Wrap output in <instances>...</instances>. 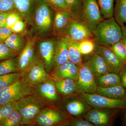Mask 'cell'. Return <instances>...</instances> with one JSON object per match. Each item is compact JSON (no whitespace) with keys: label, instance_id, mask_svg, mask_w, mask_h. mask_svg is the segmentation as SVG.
<instances>
[{"label":"cell","instance_id":"6da1fadb","mask_svg":"<svg viewBox=\"0 0 126 126\" xmlns=\"http://www.w3.org/2000/svg\"><path fill=\"white\" fill-rule=\"evenodd\" d=\"M54 11L47 0H36L31 26L37 36L48 35L53 30Z\"/></svg>","mask_w":126,"mask_h":126},{"label":"cell","instance_id":"7a4b0ae2","mask_svg":"<svg viewBox=\"0 0 126 126\" xmlns=\"http://www.w3.org/2000/svg\"><path fill=\"white\" fill-rule=\"evenodd\" d=\"M93 34L96 44L108 48L123 38L121 27L113 16L103 20L97 26Z\"/></svg>","mask_w":126,"mask_h":126},{"label":"cell","instance_id":"3957f363","mask_svg":"<svg viewBox=\"0 0 126 126\" xmlns=\"http://www.w3.org/2000/svg\"><path fill=\"white\" fill-rule=\"evenodd\" d=\"M15 109L21 116L22 125L32 124L36 116L45 108L46 102L37 94L23 97L14 102Z\"/></svg>","mask_w":126,"mask_h":126},{"label":"cell","instance_id":"277c9868","mask_svg":"<svg viewBox=\"0 0 126 126\" xmlns=\"http://www.w3.org/2000/svg\"><path fill=\"white\" fill-rule=\"evenodd\" d=\"M36 93L35 88L24 78L0 91V106L14 103L23 97Z\"/></svg>","mask_w":126,"mask_h":126},{"label":"cell","instance_id":"5b68a950","mask_svg":"<svg viewBox=\"0 0 126 126\" xmlns=\"http://www.w3.org/2000/svg\"><path fill=\"white\" fill-rule=\"evenodd\" d=\"M37 36L35 35L26 41L25 47L18 56L19 72L24 78L31 68L39 58L36 50Z\"/></svg>","mask_w":126,"mask_h":126},{"label":"cell","instance_id":"8992f818","mask_svg":"<svg viewBox=\"0 0 126 126\" xmlns=\"http://www.w3.org/2000/svg\"><path fill=\"white\" fill-rule=\"evenodd\" d=\"M80 96L92 107L100 109H123L126 108V100L112 99L97 94L81 92Z\"/></svg>","mask_w":126,"mask_h":126},{"label":"cell","instance_id":"52a82bcc","mask_svg":"<svg viewBox=\"0 0 126 126\" xmlns=\"http://www.w3.org/2000/svg\"><path fill=\"white\" fill-rule=\"evenodd\" d=\"M82 20L93 33L96 27L103 20L97 0H82Z\"/></svg>","mask_w":126,"mask_h":126},{"label":"cell","instance_id":"ba28073f","mask_svg":"<svg viewBox=\"0 0 126 126\" xmlns=\"http://www.w3.org/2000/svg\"><path fill=\"white\" fill-rule=\"evenodd\" d=\"M55 39L42 41L38 44V49L41 60L48 73L53 71L55 67L54 55Z\"/></svg>","mask_w":126,"mask_h":126},{"label":"cell","instance_id":"9c48e42d","mask_svg":"<svg viewBox=\"0 0 126 126\" xmlns=\"http://www.w3.org/2000/svg\"><path fill=\"white\" fill-rule=\"evenodd\" d=\"M79 67V73L77 82L81 92L90 94H96L97 87L87 62L82 63Z\"/></svg>","mask_w":126,"mask_h":126},{"label":"cell","instance_id":"30bf717a","mask_svg":"<svg viewBox=\"0 0 126 126\" xmlns=\"http://www.w3.org/2000/svg\"><path fill=\"white\" fill-rule=\"evenodd\" d=\"M65 36L77 42L93 39L94 34L89 28L82 21L72 20L68 25Z\"/></svg>","mask_w":126,"mask_h":126},{"label":"cell","instance_id":"8fae6325","mask_svg":"<svg viewBox=\"0 0 126 126\" xmlns=\"http://www.w3.org/2000/svg\"><path fill=\"white\" fill-rule=\"evenodd\" d=\"M27 82L35 87L52 78L39 58L32 65L24 78Z\"/></svg>","mask_w":126,"mask_h":126},{"label":"cell","instance_id":"7c38bea8","mask_svg":"<svg viewBox=\"0 0 126 126\" xmlns=\"http://www.w3.org/2000/svg\"><path fill=\"white\" fill-rule=\"evenodd\" d=\"M119 109H93L87 112L85 118L95 126H106L109 124Z\"/></svg>","mask_w":126,"mask_h":126},{"label":"cell","instance_id":"4fadbf2b","mask_svg":"<svg viewBox=\"0 0 126 126\" xmlns=\"http://www.w3.org/2000/svg\"><path fill=\"white\" fill-rule=\"evenodd\" d=\"M94 52L102 57L110 73H119L124 64L111 50L96 44Z\"/></svg>","mask_w":126,"mask_h":126},{"label":"cell","instance_id":"5bb4252c","mask_svg":"<svg viewBox=\"0 0 126 126\" xmlns=\"http://www.w3.org/2000/svg\"><path fill=\"white\" fill-rule=\"evenodd\" d=\"M63 119V115L58 110L45 108L36 116L33 123L41 126H53L61 122Z\"/></svg>","mask_w":126,"mask_h":126},{"label":"cell","instance_id":"9a60e30c","mask_svg":"<svg viewBox=\"0 0 126 126\" xmlns=\"http://www.w3.org/2000/svg\"><path fill=\"white\" fill-rule=\"evenodd\" d=\"M79 67L69 60L60 66L55 68L52 73L54 80L70 79L78 81Z\"/></svg>","mask_w":126,"mask_h":126},{"label":"cell","instance_id":"2e32d148","mask_svg":"<svg viewBox=\"0 0 126 126\" xmlns=\"http://www.w3.org/2000/svg\"><path fill=\"white\" fill-rule=\"evenodd\" d=\"M69 38L65 36H58L55 39L54 62L55 68L68 61V46Z\"/></svg>","mask_w":126,"mask_h":126},{"label":"cell","instance_id":"e0dca14e","mask_svg":"<svg viewBox=\"0 0 126 126\" xmlns=\"http://www.w3.org/2000/svg\"><path fill=\"white\" fill-rule=\"evenodd\" d=\"M37 94L45 102H53L59 99L54 79L52 78L35 87Z\"/></svg>","mask_w":126,"mask_h":126},{"label":"cell","instance_id":"ac0fdd59","mask_svg":"<svg viewBox=\"0 0 126 126\" xmlns=\"http://www.w3.org/2000/svg\"><path fill=\"white\" fill-rule=\"evenodd\" d=\"M73 19V18L69 11H55L53 27L55 34L58 36L65 35L66 29Z\"/></svg>","mask_w":126,"mask_h":126},{"label":"cell","instance_id":"d6986e66","mask_svg":"<svg viewBox=\"0 0 126 126\" xmlns=\"http://www.w3.org/2000/svg\"><path fill=\"white\" fill-rule=\"evenodd\" d=\"M16 12L26 24L31 25L36 0H14Z\"/></svg>","mask_w":126,"mask_h":126},{"label":"cell","instance_id":"ffe728a7","mask_svg":"<svg viewBox=\"0 0 126 126\" xmlns=\"http://www.w3.org/2000/svg\"><path fill=\"white\" fill-rule=\"evenodd\" d=\"M57 92L64 96L79 94L81 92L77 81L70 79L55 80Z\"/></svg>","mask_w":126,"mask_h":126},{"label":"cell","instance_id":"44dd1931","mask_svg":"<svg viewBox=\"0 0 126 126\" xmlns=\"http://www.w3.org/2000/svg\"><path fill=\"white\" fill-rule=\"evenodd\" d=\"M87 63L94 78L110 73L102 57L96 52L93 54Z\"/></svg>","mask_w":126,"mask_h":126},{"label":"cell","instance_id":"7402d4cb","mask_svg":"<svg viewBox=\"0 0 126 126\" xmlns=\"http://www.w3.org/2000/svg\"><path fill=\"white\" fill-rule=\"evenodd\" d=\"M96 94L112 99L126 100V89L122 85L106 88L97 87Z\"/></svg>","mask_w":126,"mask_h":126},{"label":"cell","instance_id":"603a6c76","mask_svg":"<svg viewBox=\"0 0 126 126\" xmlns=\"http://www.w3.org/2000/svg\"><path fill=\"white\" fill-rule=\"evenodd\" d=\"M91 107L83 99H75L69 102L65 106V109L69 114L78 116L87 112Z\"/></svg>","mask_w":126,"mask_h":126},{"label":"cell","instance_id":"cb8c5ba5","mask_svg":"<svg viewBox=\"0 0 126 126\" xmlns=\"http://www.w3.org/2000/svg\"><path fill=\"white\" fill-rule=\"evenodd\" d=\"M97 87L109 88L117 85H122L119 75L113 73H108L100 77L94 78Z\"/></svg>","mask_w":126,"mask_h":126},{"label":"cell","instance_id":"d4e9b609","mask_svg":"<svg viewBox=\"0 0 126 126\" xmlns=\"http://www.w3.org/2000/svg\"><path fill=\"white\" fill-rule=\"evenodd\" d=\"M4 43L12 50L19 54L25 47L26 42L23 33H13Z\"/></svg>","mask_w":126,"mask_h":126},{"label":"cell","instance_id":"484cf974","mask_svg":"<svg viewBox=\"0 0 126 126\" xmlns=\"http://www.w3.org/2000/svg\"><path fill=\"white\" fill-rule=\"evenodd\" d=\"M114 18L121 27L126 24V0H116Z\"/></svg>","mask_w":126,"mask_h":126},{"label":"cell","instance_id":"4316f807","mask_svg":"<svg viewBox=\"0 0 126 126\" xmlns=\"http://www.w3.org/2000/svg\"><path fill=\"white\" fill-rule=\"evenodd\" d=\"M19 72L18 56L0 62V75Z\"/></svg>","mask_w":126,"mask_h":126},{"label":"cell","instance_id":"83f0119b","mask_svg":"<svg viewBox=\"0 0 126 126\" xmlns=\"http://www.w3.org/2000/svg\"><path fill=\"white\" fill-rule=\"evenodd\" d=\"M82 56L79 49L78 42L74 41L69 39L68 46L69 60L79 66L82 64Z\"/></svg>","mask_w":126,"mask_h":126},{"label":"cell","instance_id":"f1b7e54d","mask_svg":"<svg viewBox=\"0 0 126 126\" xmlns=\"http://www.w3.org/2000/svg\"><path fill=\"white\" fill-rule=\"evenodd\" d=\"M102 15L107 19L114 15V2L115 0H97Z\"/></svg>","mask_w":126,"mask_h":126},{"label":"cell","instance_id":"f546056e","mask_svg":"<svg viewBox=\"0 0 126 126\" xmlns=\"http://www.w3.org/2000/svg\"><path fill=\"white\" fill-rule=\"evenodd\" d=\"M21 116L19 112L14 109L0 121V126H18L21 124Z\"/></svg>","mask_w":126,"mask_h":126},{"label":"cell","instance_id":"4dcf8cb0","mask_svg":"<svg viewBox=\"0 0 126 126\" xmlns=\"http://www.w3.org/2000/svg\"><path fill=\"white\" fill-rule=\"evenodd\" d=\"M69 7L70 12L74 20L82 21V0H66Z\"/></svg>","mask_w":126,"mask_h":126},{"label":"cell","instance_id":"1f68e13d","mask_svg":"<svg viewBox=\"0 0 126 126\" xmlns=\"http://www.w3.org/2000/svg\"><path fill=\"white\" fill-rule=\"evenodd\" d=\"M109 48L123 64H126V50L123 39Z\"/></svg>","mask_w":126,"mask_h":126},{"label":"cell","instance_id":"d6a6232c","mask_svg":"<svg viewBox=\"0 0 126 126\" xmlns=\"http://www.w3.org/2000/svg\"><path fill=\"white\" fill-rule=\"evenodd\" d=\"M21 78L19 72L0 75V91L14 83Z\"/></svg>","mask_w":126,"mask_h":126},{"label":"cell","instance_id":"836d02e7","mask_svg":"<svg viewBox=\"0 0 126 126\" xmlns=\"http://www.w3.org/2000/svg\"><path fill=\"white\" fill-rule=\"evenodd\" d=\"M94 40L87 39L78 42V47L81 54L88 55L93 53L94 51L95 47Z\"/></svg>","mask_w":126,"mask_h":126},{"label":"cell","instance_id":"e575fe53","mask_svg":"<svg viewBox=\"0 0 126 126\" xmlns=\"http://www.w3.org/2000/svg\"><path fill=\"white\" fill-rule=\"evenodd\" d=\"M19 53L11 49L5 43H0V61L18 56Z\"/></svg>","mask_w":126,"mask_h":126},{"label":"cell","instance_id":"d590c367","mask_svg":"<svg viewBox=\"0 0 126 126\" xmlns=\"http://www.w3.org/2000/svg\"><path fill=\"white\" fill-rule=\"evenodd\" d=\"M55 11H69L70 12L69 5L66 0H47Z\"/></svg>","mask_w":126,"mask_h":126},{"label":"cell","instance_id":"8d00e7d4","mask_svg":"<svg viewBox=\"0 0 126 126\" xmlns=\"http://www.w3.org/2000/svg\"><path fill=\"white\" fill-rule=\"evenodd\" d=\"M0 11L5 12L16 11L14 0H0Z\"/></svg>","mask_w":126,"mask_h":126},{"label":"cell","instance_id":"74e56055","mask_svg":"<svg viewBox=\"0 0 126 126\" xmlns=\"http://www.w3.org/2000/svg\"><path fill=\"white\" fill-rule=\"evenodd\" d=\"M21 20L23 19L16 11L12 12L6 17L4 27L10 29L16 22Z\"/></svg>","mask_w":126,"mask_h":126},{"label":"cell","instance_id":"f35d334b","mask_svg":"<svg viewBox=\"0 0 126 126\" xmlns=\"http://www.w3.org/2000/svg\"><path fill=\"white\" fill-rule=\"evenodd\" d=\"M15 109L14 103L0 106V121Z\"/></svg>","mask_w":126,"mask_h":126},{"label":"cell","instance_id":"ab89813d","mask_svg":"<svg viewBox=\"0 0 126 126\" xmlns=\"http://www.w3.org/2000/svg\"><path fill=\"white\" fill-rule=\"evenodd\" d=\"M26 24L24 21L21 20L16 22L10 29L13 33H23L26 29Z\"/></svg>","mask_w":126,"mask_h":126},{"label":"cell","instance_id":"60d3db41","mask_svg":"<svg viewBox=\"0 0 126 126\" xmlns=\"http://www.w3.org/2000/svg\"><path fill=\"white\" fill-rule=\"evenodd\" d=\"M13 33L11 30L7 27H0V43H4L5 41Z\"/></svg>","mask_w":126,"mask_h":126},{"label":"cell","instance_id":"b9f144b4","mask_svg":"<svg viewBox=\"0 0 126 126\" xmlns=\"http://www.w3.org/2000/svg\"><path fill=\"white\" fill-rule=\"evenodd\" d=\"M69 126H94L92 124L87 120L82 119H75L72 120L68 123Z\"/></svg>","mask_w":126,"mask_h":126},{"label":"cell","instance_id":"7bdbcfd3","mask_svg":"<svg viewBox=\"0 0 126 126\" xmlns=\"http://www.w3.org/2000/svg\"><path fill=\"white\" fill-rule=\"evenodd\" d=\"M119 75L123 86L126 89V64H124Z\"/></svg>","mask_w":126,"mask_h":126},{"label":"cell","instance_id":"ee69618b","mask_svg":"<svg viewBox=\"0 0 126 126\" xmlns=\"http://www.w3.org/2000/svg\"><path fill=\"white\" fill-rule=\"evenodd\" d=\"M10 13L0 11V27L4 26L6 17Z\"/></svg>","mask_w":126,"mask_h":126},{"label":"cell","instance_id":"f6af8a7d","mask_svg":"<svg viewBox=\"0 0 126 126\" xmlns=\"http://www.w3.org/2000/svg\"><path fill=\"white\" fill-rule=\"evenodd\" d=\"M121 27L122 32L123 38H126V26L124 25V26H123Z\"/></svg>","mask_w":126,"mask_h":126},{"label":"cell","instance_id":"bcb514c9","mask_svg":"<svg viewBox=\"0 0 126 126\" xmlns=\"http://www.w3.org/2000/svg\"><path fill=\"white\" fill-rule=\"evenodd\" d=\"M124 109L125 110V111L123 115V122L124 124L126 126V108Z\"/></svg>","mask_w":126,"mask_h":126},{"label":"cell","instance_id":"7dc6e473","mask_svg":"<svg viewBox=\"0 0 126 126\" xmlns=\"http://www.w3.org/2000/svg\"><path fill=\"white\" fill-rule=\"evenodd\" d=\"M123 41H124V45H125V47H126V38H123Z\"/></svg>","mask_w":126,"mask_h":126}]
</instances>
